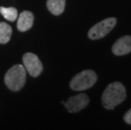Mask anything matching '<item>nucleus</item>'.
Listing matches in <instances>:
<instances>
[{"label": "nucleus", "mask_w": 131, "mask_h": 130, "mask_svg": "<svg viewBox=\"0 0 131 130\" xmlns=\"http://www.w3.org/2000/svg\"><path fill=\"white\" fill-rule=\"evenodd\" d=\"M126 90L120 82H113L106 88L102 96L103 107L107 110H113L126 99Z\"/></svg>", "instance_id": "f257e3e1"}, {"label": "nucleus", "mask_w": 131, "mask_h": 130, "mask_svg": "<svg viewBox=\"0 0 131 130\" xmlns=\"http://www.w3.org/2000/svg\"><path fill=\"white\" fill-rule=\"evenodd\" d=\"M26 81V70L24 65H14L4 76L6 86L12 91H19L24 87Z\"/></svg>", "instance_id": "f03ea898"}, {"label": "nucleus", "mask_w": 131, "mask_h": 130, "mask_svg": "<svg viewBox=\"0 0 131 130\" xmlns=\"http://www.w3.org/2000/svg\"><path fill=\"white\" fill-rule=\"evenodd\" d=\"M97 76L93 70L87 69L77 74L71 79L69 86L73 90L81 91L92 87L96 84Z\"/></svg>", "instance_id": "7ed1b4c3"}, {"label": "nucleus", "mask_w": 131, "mask_h": 130, "mask_svg": "<svg viewBox=\"0 0 131 130\" xmlns=\"http://www.w3.org/2000/svg\"><path fill=\"white\" fill-rule=\"evenodd\" d=\"M117 24V19L114 17L107 18L100 21L90 29L88 32V37L91 40H98L106 37Z\"/></svg>", "instance_id": "20e7f679"}, {"label": "nucleus", "mask_w": 131, "mask_h": 130, "mask_svg": "<svg viewBox=\"0 0 131 130\" xmlns=\"http://www.w3.org/2000/svg\"><path fill=\"white\" fill-rule=\"evenodd\" d=\"M23 64L26 70L32 77H37L41 74L43 69L42 63L39 57L34 53L26 52L23 56Z\"/></svg>", "instance_id": "39448f33"}, {"label": "nucleus", "mask_w": 131, "mask_h": 130, "mask_svg": "<svg viewBox=\"0 0 131 130\" xmlns=\"http://www.w3.org/2000/svg\"><path fill=\"white\" fill-rule=\"evenodd\" d=\"M89 97L85 94H79L69 97L66 102H64L65 108L70 113H75L83 110L89 104Z\"/></svg>", "instance_id": "423d86ee"}, {"label": "nucleus", "mask_w": 131, "mask_h": 130, "mask_svg": "<svg viewBox=\"0 0 131 130\" xmlns=\"http://www.w3.org/2000/svg\"><path fill=\"white\" fill-rule=\"evenodd\" d=\"M112 51L117 56H123L131 52V36H124L117 40L113 45Z\"/></svg>", "instance_id": "0eeeda50"}, {"label": "nucleus", "mask_w": 131, "mask_h": 130, "mask_svg": "<svg viewBox=\"0 0 131 130\" xmlns=\"http://www.w3.org/2000/svg\"><path fill=\"white\" fill-rule=\"evenodd\" d=\"M34 23V15L30 11H23L19 15L17 20V29L21 32L30 30Z\"/></svg>", "instance_id": "6e6552de"}, {"label": "nucleus", "mask_w": 131, "mask_h": 130, "mask_svg": "<svg viewBox=\"0 0 131 130\" xmlns=\"http://www.w3.org/2000/svg\"><path fill=\"white\" fill-rule=\"evenodd\" d=\"M65 3L66 0H47V7L52 15H59L64 10Z\"/></svg>", "instance_id": "1a4fd4ad"}, {"label": "nucleus", "mask_w": 131, "mask_h": 130, "mask_svg": "<svg viewBox=\"0 0 131 130\" xmlns=\"http://www.w3.org/2000/svg\"><path fill=\"white\" fill-rule=\"evenodd\" d=\"M12 35V28L9 25L0 22V44H6L9 41Z\"/></svg>", "instance_id": "9d476101"}, {"label": "nucleus", "mask_w": 131, "mask_h": 130, "mask_svg": "<svg viewBox=\"0 0 131 130\" xmlns=\"http://www.w3.org/2000/svg\"><path fill=\"white\" fill-rule=\"evenodd\" d=\"M0 13L9 21H15L18 17V11L14 7H0Z\"/></svg>", "instance_id": "9b49d317"}, {"label": "nucleus", "mask_w": 131, "mask_h": 130, "mask_svg": "<svg viewBox=\"0 0 131 130\" xmlns=\"http://www.w3.org/2000/svg\"><path fill=\"white\" fill-rule=\"evenodd\" d=\"M124 120L126 123L131 125V109H129V111H127L125 112V114L124 116Z\"/></svg>", "instance_id": "f8f14e48"}]
</instances>
